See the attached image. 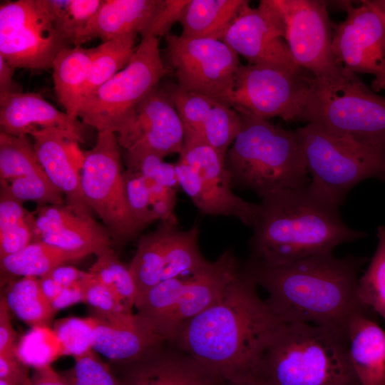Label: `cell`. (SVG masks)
Wrapping results in <instances>:
<instances>
[{
  "label": "cell",
  "mask_w": 385,
  "mask_h": 385,
  "mask_svg": "<svg viewBox=\"0 0 385 385\" xmlns=\"http://www.w3.org/2000/svg\"><path fill=\"white\" fill-rule=\"evenodd\" d=\"M257 287L242 266L221 299L183 323L170 342L227 385L259 373L284 322L260 297Z\"/></svg>",
  "instance_id": "obj_1"
},
{
  "label": "cell",
  "mask_w": 385,
  "mask_h": 385,
  "mask_svg": "<svg viewBox=\"0 0 385 385\" xmlns=\"http://www.w3.org/2000/svg\"><path fill=\"white\" fill-rule=\"evenodd\" d=\"M367 259L317 255L278 266L243 265L268 293L267 303L284 323L324 327L348 339L351 319L375 312L357 294L359 273Z\"/></svg>",
  "instance_id": "obj_2"
},
{
  "label": "cell",
  "mask_w": 385,
  "mask_h": 385,
  "mask_svg": "<svg viewBox=\"0 0 385 385\" xmlns=\"http://www.w3.org/2000/svg\"><path fill=\"white\" fill-rule=\"evenodd\" d=\"M252 227L248 261L267 266L331 253L366 236L346 225L339 208L317 197L307 186L262 198Z\"/></svg>",
  "instance_id": "obj_3"
},
{
  "label": "cell",
  "mask_w": 385,
  "mask_h": 385,
  "mask_svg": "<svg viewBox=\"0 0 385 385\" xmlns=\"http://www.w3.org/2000/svg\"><path fill=\"white\" fill-rule=\"evenodd\" d=\"M237 111L241 129L225 158L232 187L252 191L262 199L307 187L309 172L295 130Z\"/></svg>",
  "instance_id": "obj_4"
},
{
  "label": "cell",
  "mask_w": 385,
  "mask_h": 385,
  "mask_svg": "<svg viewBox=\"0 0 385 385\" xmlns=\"http://www.w3.org/2000/svg\"><path fill=\"white\" fill-rule=\"evenodd\" d=\"M260 370L277 385H361L348 339L307 323H284L265 351Z\"/></svg>",
  "instance_id": "obj_5"
},
{
  "label": "cell",
  "mask_w": 385,
  "mask_h": 385,
  "mask_svg": "<svg viewBox=\"0 0 385 385\" xmlns=\"http://www.w3.org/2000/svg\"><path fill=\"white\" fill-rule=\"evenodd\" d=\"M300 121L385 155V97L343 67L332 76L312 78Z\"/></svg>",
  "instance_id": "obj_6"
},
{
  "label": "cell",
  "mask_w": 385,
  "mask_h": 385,
  "mask_svg": "<svg viewBox=\"0 0 385 385\" xmlns=\"http://www.w3.org/2000/svg\"><path fill=\"white\" fill-rule=\"evenodd\" d=\"M295 131L312 177L307 188L327 204L339 208L360 182L385 180V155L312 123Z\"/></svg>",
  "instance_id": "obj_7"
},
{
  "label": "cell",
  "mask_w": 385,
  "mask_h": 385,
  "mask_svg": "<svg viewBox=\"0 0 385 385\" xmlns=\"http://www.w3.org/2000/svg\"><path fill=\"white\" fill-rule=\"evenodd\" d=\"M241 267L232 250H225L186 277L154 286L136 303L137 313L170 342L183 323L221 299Z\"/></svg>",
  "instance_id": "obj_8"
},
{
  "label": "cell",
  "mask_w": 385,
  "mask_h": 385,
  "mask_svg": "<svg viewBox=\"0 0 385 385\" xmlns=\"http://www.w3.org/2000/svg\"><path fill=\"white\" fill-rule=\"evenodd\" d=\"M168 72L158 38L141 37L126 66L82 102L78 118L98 132L116 134L136 106Z\"/></svg>",
  "instance_id": "obj_9"
},
{
  "label": "cell",
  "mask_w": 385,
  "mask_h": 385,
  "mask_svg": "<svg viewBox=\"0 0 385 385\" xmlns=\"http://www.w3.org/2000/svg\"><path fill=\"white\" fill-rule=\"evenodd\" d=\"M121 148L111 131L98 132L95 145L82 153L81 184L85 200L101 219L112 242L123 246L140 234L130 211Z\"/></svg>",
  "instance_id": "obj_10"
},
{
  "label": "cell",
  "mask_w": 385,
  "mask_h": 385,
  "mask_svg": "<svg viewBox=\"0 0 385 385\" xmlns=\"http://www.w3.org/2000/svg\"><path fill=\"white\" fill-rule=\"evenodd\" d=\"M225 158L200 140L185 137L175 164L179 186L201 213L233 217L252 227L259 204L245 201L232 192Z\"/></svg>",
  "instance_id": "obj_11"
},
{
  "label": "cell",
  "mask_w": 385,
  "mask_h": 385,
  "mask_svg": "<svg viewBox=\"0 0 385 385\" xmlns=\"http://www.w3.org/2000/svg\"><path fill=\"white\" fill-rule=\"evenodd\" d=\"M304 69L261 64H241L229 105L236 111L268 120H300L314 76ZM308 72V71H307Z\"/></svg>",
  "instance_id": "obj_12"
},
{
  "label": "cell",
  "mask_w": 385,
  "mask_h": 385,
  "mask_svg": "<svg viewBox=\"0 0 385 385\" xmlns=\"http://www.w3.org/2000/svg\"><path fill=\"white\" fill-rule=\"evenodd\" d=\"M57 31L46 0H17L0 6V56L15 68H51L68 47Z\"/></svg>",
  "instance_id": "obj_13"
},
{
  "label": "cell",
  "mask_w": 385,
  "mask_h": 385,
  "mask_svg": "<svg viewBox=\"0 0 385 385\" xmlns=\"http://www.w3.org/2000/svg\"><path fill=\"white\" fill-rule=\"evenodd\" d=\"M165 40L167 58L177 84L184 90L229 105L241 65L239 55L218 39L186 38L170 33Z\"/></svg>",
  "instance_id": "obj_14"
},
{
  "label": "cell",
  "mask_w": 385,
  "mask_h": 385,
  "mask_svg": "<svg viewBox=\"0 0 385 385\" xmlns=\"http://www.w3.org/2000/svg\"><path fill=\"white\" fill-rule=\"evenodd\" d=\"M199 234L197 226L183 230L178 221H160L154 231L140 237L128 265L137 287L135 304L160 282L192 273L208 262L200 252Z\"/></svg>",
  "instance_id": "obj_15"
},
{
  "label": "cell",
  "mask_w": 385,
  "mask_h": 385,
  "mask_svg": "<svg viewBox=\"0 0 385 385\" xmlns=\"http://www.w3.org/2000/svg\"><path fill=\"white\" fill-rule=\"evenodd\" d=\"M285 27L284 39L294 63L316 78L338 73L332 51L333 31L327 4L319 0H272Z\"/></svg>",
  "instance_id": "obj_16"
},
{
  "label": "cell",
  "mask_w": 385,
  "mask_h": 385,
  "mask_svg": "<svg viewBox=\"0 0 385 385\" xmlns=\"http://www.w3.org/2000/svg\"><path fill=\"white\" fill-rule=\"evenodd\" d=\"M350 3L344 21L333 26L332 51L337 64L357 73L374 76L371 89H385V25L363 1Z\"/></svg>",
  "instance_id": "obj_17"
},
{
  "label": "cell",
  "mask_w": 385,
  "mask_h": 385,
  "mask_svg": "<svg viewBox=\"0 0 385 385\" xmlns=\"http://www.w3.org/2000/svg\"><path fill=\"white\" fill-rule=\"evenodd\" d=\"M284 36V21L272 0H261L257 7L245 1L221 41L248 63L301 69L294 63Z\"/></svg>",
  "instance_id": "obj_18"
},
{
  "label": "cell",
  "mask_w": 385,
  "mask_h": 385,
  "mask_svg": "<svg viewBox=\"0 0 385 385\" xmlns=\"http://www.w3.org/2000/svg\"><path fill=\"white\" fill-rule=\"evenodd\" d=\"M116 135L124 151H147L163 158L180 153L184 126L164 83L136 106Z\"/></svg>",
  "instance_id": "obj_19"
},
{
  "label": "cell",
  "mask_w": 385,
  "mask_h": 385,
  "mask_svg": "<svg viewBox=\"0 0 385 385\" xmlns=\"http://www.w3.org/2000/svg\"><path fill=\"white\" fill-rule=\"evenodd\" d=\"M35 225L37 241L69 252L78 260L92 254L97 257L113 243L106 228L92 215L81 214L66 203L38 207Z\"/></svg>",
  "instance_id": "obj_20"
},
{
  "label": "cell",
  "mask_w": 385,
  "mask_h": 385,
  "mask_svg": "<svg viewBox=\"0 0 385 385\" xmlns=\"http://www.w3.org/2000/svg\"><path fill=\"white\" fill-rule=\"evenodd\" d=\"M94 317L91 348L115 364L137 361L165 342L138 313H125L111 320Z\"/></svg>",
  "instance_id": "obj_21"
},
{
  "label": "cell",
  "mask_w": 385,
  "mask_h": 385,
  "mask_svg": "<svg viewBox=\"0 0 385 385\" xmlns=\"http://www.w3.org/2000/svg\"><path fill=\"white\" fill-rule=\"evenodd\" d=\"M78 118L62 112L39 93L19 92L0 95L1 131L11 135H30L43 128H58L77 143L84 141V126Z\"/></svg>",
  "instance_id": "obj_22"
},
{
  "label": "cell",
  "mask_w": 385,
  "mask_h": 385,
  "mask_svg": "<svg viewBox=\"0 0 385 385\" xmlns=\"http://www.w3.org/2000/svg\"><path fill=\"white\" fill-rule=\"evenodd\" d=\"M30 135L45 173L65 195L66 203L81 214L91 215L75 163L74 138L58 128L39 129Z\"/></svg>",
  "instance_id": "obj_23"
},
{
  "label": "cell",
  "mask_w": 385,
  "mask_h": 385,
  "mask_svg": "<svg viewBox=\"0 0 385 385\" xmlns=\"http://www.w3.org/2000/svg\"><path fill=\"white\" fill-rule=\"evenodd\" d=\"M117 365L122 385H225L186 354L163 345L137 361Z\"/></svg>",
  "instance_id": "obj_24"
},
{
  "label": "cell",
  "mask_w": 385,
  "mask_h": 385,
  "mask_svg": "<svg viewBox=\"0 0 385 385\" xmlns=\"http://www.w3.org/2000/svg\"><path fill=\"white\" fill-rule=\"evenodd\" d=\"M159 3L160 0H102L82 34L81 46L93 38L105 42L128 35H141Z\"/></svg>",
  "instance_id": "obj_25"
},
{
  "label": "cell",
  "mask_w": 385,
  "mask_h": 385,
  "mask_svg": "<svg viewBox=\"0 0 385 385\" xmlns=\"http://www.w3.org/2000/svg\"><path fill=\"white\" fill-rule=\"evenodd\" d=\"M350 360L361 385H385V331L375 314L354 317L349 325Z\"/></svg>",
  "instance_id": "obj_26"
},
{
  "label": "cell",
  "mask_w": 385,
  "mask_h": 385,
  "mask_svg": "<svg viewBox=\"0 0 385 385\" xmlns=\"http://www.w3.org/2000/svg\"><path fill=\"white\" fill-rule=\"evenodd\" d=\"M90 63L91 49L75 46L61 51L52 64L58 100L65 112L76 118L83 100Z\"/></svg>",
  "instance_id": "obj_27"
},
{
  "label": "cell",
  "mask_w": 385,
  "mask_h": 385,
  "mask_svg": "<svg viewBox=\"0 0 385 385\" xmlns=\"http://www.w3.org/2000/svg\"><path fill=\"white\" fill-rule=\"evenodd\" d=\"M246 0H189L180 23V36L221 40Z\"/></svg>",
  "instance_id": "obj_28"
},
{
  "label": "cell",
  "mask_w": 385,
  "mask_h": 385,
  "mask_svg": "<svg viewBox=\"0 0 385 385\" xmlns=\"http://www.w3.org/2000/svg\"><path fill=\"white\" fill-rule=\"evenodd\" d=\"M73 255L42 241L30 243L20 251L0 259L1 275L41 277L53 268L77 261Z\"/></svg>",
  "instance_id": "obj_29"
},
{
  "label": "cell",
  "mask_w": 385,
  "mask_h": 385,
  "mask_svg": "<svg viewBox=\"0 0 385 385\" xmlns=\"http://www.w3.org/2000/svg\"><path fill=\"white\" fill-rule=\"evenodd\" d=\"M2 296L10 312L32 327H46L56 314L41 291L38 277L9 281Z\"/></svg>",
  "instance_id": "obj_30"
},
{
  "label": "cell",
  "mask_w": 385,
  "mask_h": 385,
  "mask_svg": "<svg viewBox=\"0 0 385 385\" xmlns=\"http://www.w3.org/2000/svg\"><path fill=\"white\" fill-rule=\"evenodd\" d=\"M136 35L113 38L91 48V63L83 101L124 68L136 46Z\"/></svg>",
  "instance_id": "obj_31"
},
{
  "label": "cell",
  "mask_w": 385,
  "mask_h": 385,
  "mask_svg": "<svg viewBox=\"0 0 385 385\" xmlns=\"http://www.w3.org/2000/svg\"><path fill=\"white\" fill-rule=\"evenodd\" d=\"M33 141L28 135H11L0 131V181L43 172Z\"/></svg>",
  "instance_id": "obj_32"
},
{
  "label": "cell",
  "mask_w": 385,
  "mask_h": 385,
  "mask_svg": "<svg viewBox=\"0 0 385 385\" xmlns=\"http://www.w3.org/2000/svg\"><path fill=\"white\" fill-rule=\"evenodd\" d=\"M102 0H46L53 24L68 43L81 46L82 34Z\"/></svg>",
  "instance_id": "obj_33"
},
{
  "label": "cell",
  "mask_w": 385,
  "mask_h": 385,
  "mask_svg": "<svg viewBox=\"0 0 385 385\" xmlns=\"http://www.w3.org/2000/svg\"><path fill=\"white\" fill-rule=\"evenodd\" d=\"M96 257L88 272L109 288L126 312L131 313L136 302L137 287L128 267L121 262L112 248Z\"/></svg>",
  "instance_id": "obj_34"
},
{
  "label": "cell",
  "mask_w": 385,
  "mask_h": 385,
  "mask_svg": "<svg viewBox=\"0 0 385 385\" xmlns=\"http://www.w3.org/2000/svg\"><path fill=\"white\" fill-rule=\"evenodd\" d=\"M378 244L370 264L359 277V300L385 319V227L377 228Z\"/></svg>",
  "instance_id": "obj_35"
},
{
  "label": "cell",
  "mask_w": 385,
  "mask_h": 385,
  "mask_svg": "<svg viewBox=\"0 0 385 385\" xmlns=\"http://www.w3.org/2000/svg\"><path fill=\"white\" fill-rule=\"evenodd\" d=\"M242 125L241 117L232 106L217 101L197 138L225 157ZM191 138V137H190Z\"/></svg>",
  "instance_id": "obj_36"
},
{
  "label": "cell",
  "mask_w": 385,
  "mask_h": 385,
  "mask_svg": "<svg viewBox=\"0 0 385 385\" xmlns=\"http://www.w3.org/2000/svg\"><path fill=\"white\" fill-rule=\"evenodd\" d=\"M164 84L183 124L185 137L197 138L218 101L184 90L177 83Z\"/></svg>",
  "instance_id": "obj_37"
},
{
  "label": "cell",
  "mask_w": 385,
  "mask_h": 385,
  "mask_svg": "<svg viewBox=\"0 0 385 385\" xmlns=\"http://www.w3.org/2000/svg\"><path fill=\"white\" fill-rule=\"evenodd\" d=\"M11 194L21 202L32 200L38 207L48 205H64L63 192L56 187L45 172L18 178L10 183L0 181Z\"/></svg>",
  "instance_id": "obj_38"
},
{
  "label": "cell",
  "mask_w": 385,
  "mask_h": 385,
  "mask_svg": "<svg viewBox=\"0 0 385 385\" xmlns=\"http://www.w3.org/2000/svg\"><path fill=\"white\" fill-rule=\"evenodd\" d=\"M74 359V366L61 373L71 385H122L111 367L92 349Z\"/></svg>",
  "instance_id": "obj_39"
},
{
  "label": "cell",
  "mask_w": 385,
  "mask_h": 385,
  "mask_svg": "<svg viewBox=\"0 0 385 385\" xmlns=\"http://www.w3.org/2000/svg\"><path fill=\"white\" fill-rule=\"evenodd\" d=\"M95 324L94 317L65 318L56 322L53 332L63 353L75 358L91 349V337Z\"/></svg>",
  "instance_id": "obj_40"
},
{
  "label": "cell",
  "mask_w": 385,
  "mask_h": 385,
  "mask_svg": "<svg viewBox=\"0 0 385 385\" xmlns=\"http://www.w3.org/2000/svg\"><path fill=\"white\" fill-rule=\"evenodd\" d=\"M125 192L132 217L140 232L157 220L145 179L140 173L125 168L123 172Z\"/></svg>",
  "instance_id": "obj_41"
},
{
  "label": "cell",
  "mask_w": 385,
  "mask_h": 385,
  "mask_svg": "<svg viewBox=\"0 0 385 385\" xmlns=\"http://www.w3.org/2000/svg\"><path fill=\"white\" fill-rule=\"evenodd\" d=\"M80 284L84 302L93 309L94 317L101 319L111 320L123 314L130 313L126 312L115 294L90 272H86Z\"/></svg>",
  "instance_id": "obj_42"
},
{
  "label": "cell",
  "mask_w": 385,
  "mask_h": 385,
  "mask_svg": "<svg viewBox=\"0 0 385 385\" xmlns=\"http://www.w3.org/2000/svg\"><path fill=\"white\" fill-rule=\"evenodd\" d=\"M189 0H160L158 7L141 37L163 36L176 22H180L185 7Z\"/></svg>",
  "instance_id": "obj_43"
},
{
  "label": "cell",
  "mask_w": 385,
  "mask_h": 385,
  "mask_svg": "<svg viewBox=\"0 0 385 385\" xmlns=\"http://www.w3.org/2000/svg\"><path fill=\"white\" fill-rule=\"evenodd\" d=\"M0 380L11 385H30L28 366L18 355L0 354Z\"/></svg>",
  "instance_id": "obj_44"
},
{
  "label": "cell",
  "mask_w": 385,
  "mask_h": 385,
  "mask_svg": "<svg viewBox=\"0 0 385 385\" xmlns=\"http://www.w3.org/2000/svg\"><path fill=\"white\" fill-rule=\"evenodd\" d=\"M4 297L0 299V354L17 355L16 333Z\"/></svg>",
  "instance_id": "obj_45"
},
{
  "label": "cell",
  "mask_w": 385,
  "mask_h": 385,
  "mask_svg": "<svg viewBox=\"0 0 385 385\" xmlns=\"http://www.w3.org/2000/svg\"><path fill=\"white\" fill-rule=\"evenodd\" d=\"M86 272L65 264L53 268L47 274L63 287H68L79 284Z\"/></svg>",
  "instance_id": "obj_46"
},
{
  "label": "cell",
  "mask_w": 385,
  "mask_h": 385,
  "mask_svg": "<svg viewBox=\"0 0 385 385\" xmlns=\"http://www.w3.org/2000/svg\"><path fill=\"white\" fill-rule=\"evenodd\" d=\"M30 385H71L51 365L34 369Z\"/></svg>",
  "instance_id": "obj_47"
},
{
  "label": "cell",
  "mask_w": 385,
  "mask_h": 385,
  "mask_svg": "<svg viewBox=\"0 0 385 385\" xmlns=\"http://www.w3.org/2000/svg\"><path fill=\"white\" fill-rule=\"evenodd\" d=\"M78 302H84L83 293L80 283L74 286L63 287L61 294L51 304L57 313L58 311Z\"/></svg>",
  "instance_id": "obj_48"
},
{
  "label": "cell",
  "mask_w": 385,
  "mask_h": 385,
  "mask_svg": "<svg viewBox=\"0 0 385 385\" xmlns=\"http://www.w3.org/2000/svg\"><path fill=\"white\" fill-rule=\"evenodd\" d=\"M15 69L0 56V95L22 92L21 86L13 80Z\"/></svg>",
  "instance_id": "obj_49"
},
{
  "label": "cell",
  "mask_w": 385,
  "mask_h": 385,
  "mask_svg": "<svg viewBox=\"0 0 385 385\" xmlns=\"http://www.w3.org/2000/svg\"><path fill=\"white\" fill-rule=\"evenodd\" d=\"M38 278L41 291L50 304H51L61 294L63 287L48 274Z\"/></svg>",
  "instance_id": "obj_50"
},
{
  "label": "cell",
  "mask_w": 385,
  "mask_h": 385,
  "mask_svg": "<svg viewBox=\"0 0 385 385\" xmlns=\"http://www.w3.org/2000/svg\"><path fill=\"white\" fill-rule=\"evenodd\" d=\"M236 385H277L272 379L262 371L255 374Z\"/></svg>",
  "instance_id": "obj_51"
},
{
  "label": "cell",
  "mask_w": 385,
  "mask_h": 385,
  "mask_svg": "<svg viewBox=\"0 0 385 385\" xmlns=\"http://www.w3.org/2000/svg\"><path fill=\"white\" fill-rule=\"evenodd\" d=\"M367 5L385 15V0H364Z\"/></svg>",
  "instance_id": "obj_52"
},
{
  "label": "cell",
  "mask_w": 385,
  "mask_h": 385,
  "mask_svg": "<svg viewBox=\"0 0 385 385\" xmlns=\"http://www.w3.org/2000/svg\"><path fill=\"white\" fill-rule=\"evenodd\" d=\"M365 3V2H364ZM366 4V3H365ZM369 6V5H368ZM372 10H374L379 16L380 18L381 19L382 21L384 22V25H385V15L382 14L381 13L379 12L377 10H376L375 9L369 6Z\"/></svg>",
  "instance_id": "obj_53"
},
{
  "label": "cell",
  "mask_w": 385,
  "mask_h": 385,
  "mask_svg": "<svg viewBox=\"0 0 385 385\" xmlns=\"http://www.w3.org/2000/svg\"><path fill=\"white\" fill-rule=\"evenodd\" d=\"M0 385H11V384L4 380H0Z\"/></svg>",
  "instance_id": "obj_54"
}]
</instances>
